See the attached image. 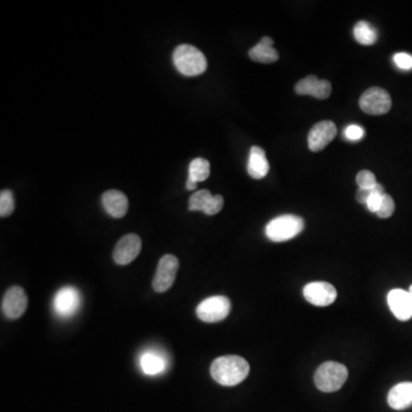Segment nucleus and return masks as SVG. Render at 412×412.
I'll use <instances>...</instances> for the list:
<instances>
[{
    "mask_svg": "<svg viewBox=\"0 0 412 412\" xmlns=\"http://www.w3.org/2000/svg\"><path fill=\"white\" fill-rule=\"evenodd\" d=\"M210 176L209 160L204 158H195L189 165V174L188 178L194 180L195 182L205 181Z\"/></svg>",
    "mask_w": 412,
    "mask_h": 412,
    "instance_id": "22",
    "label": "nucleus"
},
{
    "mask_svg": "<svg viewBox=\"0 0 412 412\" xmlns=\"http://www.w3.org/2000/svg\"><path fill=\"white\" fill-rule=\"evenodd\" d=\"M179 271V260L176 255H165L158 262L153 288L158 293L167 292L172 288Z\"/></svg>",
    "mask_w": 412,
    "mask_h": 412,
    "instance_id": "7",
    "label": "nucleus"
},
{
    "mask_svg": "<svg viewBox=\"0 0 412 412\" xmlns=\"http://www.w3.org/2000/svg\"><path fill=\"white\" fill-rule=\"evenodd\" d=\"M304 222L300 217L284 214L277 217L266 226V235L275 243L292 240L304 231Z\"/></svg>",
    "mask_w": 412,
    "mask_h": 412,
    "instance_id": "4",
    "label": "nucleus"
},
{
    "mask_svg": "<svg viewBox=\"0 0 412 412\" xmlns=\"http://www.w3.org/2000/svg\"><path fill=\"white\" fill-rule=\"evenodd\" d=\"M187 187L188 191H194L197 188V182H195L194 180H191V179L188 178L187 180Z\"/></svg>",
    "mask_w": 412,
    "mask_h": 412,
    "instance_id": "30",
    "label": "nucleus"
},
{
    "mask_svg": "<svg viewBox=\"0 0 412 412\" xmlns=\"http://www.w3.org/2000/svg\"><path fill=\"white\" fill-rule=\"evenodd\" d=\"M360 108L366 114L379 116L387 114L392 108L391 96L387 91L380 87H371L366 89L360 98Z\"/></svg>",
    "mask_w": 412,
    "mask_h": 412,
    "instance_id": "6",
    "label": "nucleus"
},
{
    "mask_svg": "<svg viewBox=\"0 0 412 412\" xmlns=\"http://www.w3.org/2000/svg\"><path fill=\"white\" fill-rule=\"evenodd\" d=\"M295 93L299 96H313L320 100L329 98L333 86L329 80L318 79L316 76H307L295 84Z\"/></svg>",
    "mask_w": 412,
    "mask_h": 412,
    "instance_id": "14",
    "label": "nucleus"
},
{
    "mask_svg": "<svg viewBox=\"0 0 412 412\" xmlns=\"http://www.w3.org/2000/svg\"><path fill=\"white\" fill-rule=\"evenodd\" d=\"M356 184L360 188H371L375 187L378 182L375 180V176L373 172H370L368 169H363L357 174Z\"/></svg>",
    "mask_w": 412,
    "mask_h": 412,
    "instance_id": "26",
    "label": "nucleus"
},
{
    "mask_svg": "<svg viewBox=\"0 0 412 412\" xmlns=\"http://www.w3.org/2000/svg\"><path fill=\"white\" fill-rule=\"evenodd\" d=\"M304 297L308 302L317 307H326L337 299V290L326 282H311L304 288Z\"/></svg>",
    "mask_w": 412,
    "mask_h": 412,
    "instance_id": "9",
    "label": "nucleus"
},
{
    "mask_svg": "<svg viewBox=\"0 0 412 412\" xmlns=\"http://www.w3.org/2000/svg\"><path fill=\"white\" fill-rule=\"evenodd\" d=\"M348 370L338 362L321 364L314 375L315 386L324 393H333L340 390L347 380Z\"/></svg>",
    "mask_w": 412,
    "mask_h": 412,
    "instance_id": "3",
    "label": "nucleus"
},
{
    "mask_svg": "<svg viewBox=\"0 0 412 412\" xmlns=\"http://www.w3.org/2000/svg\"><path fill=\"white\" fill-rule=\"evenodd\" d=\"M388 404L394 410L408 409L412 406V382L397 384L392 388L387 397Z\"/></svg>",
    "mask_w": 412,
    "mask_h": 412,
    "instance_id": "17",
    "label": "nucleus"
},
{
    "mask_svg": "<svg viewBox=\"0 0 412 412\" xmlns=\"http://www.w3.org/2000/svg\"><path fill=\"white\" fill-rule=\"evenodd\" d=\"M354 37L361 45L370 46L377 41L378 34L369 22L360 21L357 22L356 25L354 27Z\"/></svg>",
    "mask_w": 412,
    "mask_h": 412,
    "instance_id": "21",
    "label": "nucleus"
},
{
    "mask_svg": "<svg viewBox=\"0 0 412 412\" xmlns=\"http://www.w3.org/2000/svg\"><path fill=\"white\" fill-rule=\"evenodd\" d=\"M345 136L349 141H359L361 139L364 138V129L363 127H359V125H349L345 129Z\"/></svg>",
    "mask_w": 412,
    "mask_h": 412,
    "instance_id": "27",
    "label": "nucleus"
},
{
    "mask_svg": "<svg viewBox=\"0 0 412 412\" xmlns=\"http://www.w3.org/2000/svg\"><path fill=\"white\" fill-rule=\"evenodd\" d=\"M15 209V200H14V195L12 191H1L0 193V217L1 218H6L10 217Z\"/></svg>",
    "mask_w": 412,
    "mask_h": 412,
    "instance_id": "23",
    "label": "nucleus"
},
{
    "mask_svg": "<svg viewBox=\"0 0 412 412\" xmlns=\"http://www.w3.org/2000/svg\"><path fill=\"white\" fill-rule=\"evenodd\" d=\"M231 300L224 295L210 297L200 302L196 308V314L206 323H216L225 320L231 313Z\"/></svg>",
    "mask_w": 412,
    "mask_h": 412,
    "instance_id": "5",
    "label": "nucleus"
},
{
    "mask_svg": "<svg viewBox=\"0 0 412 412\" xmlns=\"http://www.w3.org/2000/svg\"><path fill=\"white\" fill-rule=\"evenodd\" d=\"M269 172V163L266 157V151L260 147H252L250 150L247 173L255 180L265 178Z\"/></svg>",
    "mask_w": 412,
    "mask_h": 412,
    "instance_id": "18",
    "label": "nucleus"
},
{
    "mask_svg": "<svg viewBox=\"0 0 412 412\" xmlns=\"http://www.w3.org/2000/svg\"><path fill=\"white\" fill-rule=\"evenodd\" d=\"M211 375L222 386H236L249 375L250 366L243 357L227 355L218 357L211 366Z\"/></svg>",
    "mask_w": 412,
    "mask_h": 412,
    "instance_id": "1",
    "label": "nucleus"
},
{
    "mask_svg": "<svg viewBox=\"0 0 412 412\" xmlns=\"http://www.w3.org/2000/svg\"><path fill=\"white\" fill-rule=\"evenodd\" d=\"M225 200L221 195L213 196L209 191L203 189L191 195L189 200V210L191 211H202L207 216H214L221 211Z\"/></svg>",
    "mask_w": 412,
    "mask_h": 412,
    "instance_id": "13",
    "label": "nucleus"
},
{
    "mask_svg": "<svg viewBox=\"0 0 412 412\" xmlns=\"http://www.w3.org/2000/svg\"><path fill=\"white\" fill-rule=\"evenodd\" d=\"M141 364V369L146 375H155L158 373H163L165 369V360L160 354L154 353V352H147L143 354L140 360Z\"/></svg>",
    "mask_w": 412,
    "mask_h": 412,
    "instance_id": "20",
    "label": "nucleus"
},
{
    "mask_svg": "<svg viewBox=\"0 0 412 412\" xmlns=\"http://www.w3.org/2000/svg\"><path fill=\"white\" fill-rule=\"evenodd\" d=\"M375 193H385L384 187L382 185H377L371 188H360L356 193V200L359 203L366 204L370 197L373 196Z\"/></svg>",
    "mask_w": 412,
    "mask_h": 412,
    "instance_id": "25",
    "label": "nucleus"
},
{
    "mask_svg": "<svg viewBox=\"0 0 412 412\" xmlns=\"http://www.w3.org/2000/svg\"><path fill=\"white\" fill-rule=\"evenodd\" d=\"M384 194L385 193H375V194H373V196L370 197L366 204V205L368 206L369 211L375 213L378 212L379 207L382 205V196H384Z\"/></svg>",
    "mask_w": 412,
    "mask_h": 412,
    "instance_id": "29",
    "label": "nucleus"
},
{
    "mask_svg": "<svg viewBox=\"0 0 412 412\" xmlns=\"http://www.w3.org/2000/svg\"><path fill=\"white\" fill-rule=\"evenodd\" d=\"M394 63L403 70L412 69V56L408 53H397L393 58Z\"/></svg>",
    "mask_w": 412,
    "mask_h": 412,
    "instance_id": "28",
    "label": "nucleus"
},
{
    "mask_svg": "<svg viewBox=\"0 0 412 412\" xmlns=\"http://www.w3.org/2000/svg\"><path fill=\"white\" fill-rule=\"evenodd\" d=\"M337 136V127L331 120H323L315 124L308 134V147L311 151L318 153L333 142Z\"/></svg>",
    "mask_w": 412,
    "mask_h": 412,
    "instance_id": "12",
    "label": "nucleus"
},
{
    "mask_svg": "<svg viewBox=\"0 0 412 412\" xmlns=\"http://www.w3.org/2000/svg\"><path fill=\"white\" fill-rule=\"evenodd\" d=\"M394 211H395V203H394L393 198L390 195L384 194L382 205L379 207L377 216L379 218L387 219L393 216Z\"/></svg>",
    "mask_w": 412,
    "mask_h": 412,
    "instance_id": "24",
    "label": "nucleus"
},
{
    "mask_svg": "<svg viewBox=\"0 0 412 412\" xmlns=\"http://www.w3.org/2000/svg\"><path fill=\"white\" fill-rule=\"evenodd\" d=\"M28 307V297L21 286L14 285L7 290L1 302V309L10 320H16L25 314Z\"/></svg>",
    "mask_w": 412,
    "mask_h": 412,
    "instance_id": "8",
    "label": "nucleus"
},
{
    "mask_svg": "<svg viewBox=\"0 0 412 412\" xmlns=\"http://www.w3.org/2000/svg\"><path fill=\"white\" fill-rule=\"evenodd\" d=\"M388 306L397 320L409 321L412 317V295L410 291L394 289L387 295Z\"/></svg>",
    "mask_w": 412,
    "mask_h": 412,
    "instance_id": "15",
    "label": "nucleus"
},
{
    "mask_svg": "<svg viewBox=\"0 0 412 412\" xmlns=\"http://www.w3.org/2000/svg\"><path fill=\"white\" fill-rule=\"evenodd\" d=\"M102 204L112 218H123L129 211L127 195L120 191H108L102 195Z\"/></svg>",
    "mask_w": 412,
    "mask_h": 412,
    "instance_id": "16",
    "label": "nucleus"
},
{
    "mask_svg": "<svg viewBox=\"0 0 412 412\" xmlns=\"http://www.w3.org/2000/svg\"><path fill=\"white\" fill-rule=\"evenodd\" d=\"M274 40L271 37H264L255 47L250 49L249 56L251 60L259 63H274L280 56L273 47Z\"/></svg>",
    "mask_w": 412,
    "mask_h": 412,
    "instance_id": "19",
    "label": "nucleus"
},
{
    "mask_svg": "<svg viewBox=\"0 0 412 412\" xmlns=\"http://www.w3.org/2000/svg\"><path fill=\"white\" fill-rule=\"evenodd\" d=\"M79 306V291L72 286H65L60 289L53 300L54 311L61 317H70L76 314Z\"/></svg>",
    "mask_w": 412,
    "mask_h": 412,
    "instance_id": "10",
    "label": "nucleus"
},
{
    "mask_svg": "<svg viewBox=\"0 0 412 412\" xmlns=\"http://www.w3.org/2000/svg\"><path fill=\"white\" fill-rule=\"evenodd\" d=\"M409 291H410V293H411V295H412V285H411V286H410V290H409Z\"/></svg>",
    "mask_w": 412,
    "mask_h": 412,
    "instance_id": "31",
    "label": "nucleus"
},
{
    "mask_svg": "<svg viewBox=\"0 0 412 412\" xmlns=\"http://www.w3.org/2000/svg\"><path fill=\"white\" fill-rule=\"evenodd\" d=\"M173 62L176 70L187 77H194L205 72L207 60L200 49L191 45H180L174 49Z\"/></svg>",
    "mask_w": 412,
    "mask_h": 412,
    "instance_id": "2",
    "label": "nucleus"
},
{
    "mask_svg": "<svg viewBox=\"0 0 412 412\" xmlns=\"http://www.w3.org/2000/svg\"><path fill=\"white\" fill-rule=\"evenodd\" d=\"M141 238L136 234H127L122 237L112 255L115 262L120 266L129 265L136 260L141 251Z\"/></svg>",
    "mask_w": 412,
    "mask_h": 412,
    "instance_id": "11",
    "label": "nucleus"
}]
</instances>
